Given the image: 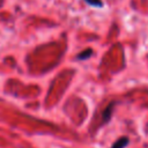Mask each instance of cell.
Wrapping results in <instances>:
<instances>
[{
    "mask_svg": "<svg viewBox=\"0 0 148 148\" xmlns=\"http://www.w3.org/2000/svg\"><path fill=\"white\" fill-rule=\"evenodd\" d=\"M92 54V50L91 49H87L84 50L83 52H80L77 56H76V60H86V59H89Z\"/></svg>",
    "mask_w": 148,
    "mask_h": 148,
    "instance_id": "obj_3",
    "label": "cell"
},
{
    "mask_svg": "<svg viewBox=\"0 0 148 148\" xmlns=\"http://www.w3.org/2000/svg\"><path fill=\"white\" fill-rule=\"evenodd\" d=\"M128 143H130V139L127 136H120L112 143L111 148H126Z\"/></svg>",
    "mask_w": 148,
    "mask_h": 148,
    "instance_id": "obj_2",
    "label": "cell"
},
{
    "mask_svg": "<svg viewBox=\"0 0 148 148\" xmlns=\"http://www.w3.org/2000/svg\"><path fill=\"white\" fill-rule=\"evenodd\" d=\"M114 105H116V102H111V103L104 109V111L102 112V124H103V125L108 124V123L111 120V117H112V113H113Z\"/></svg>",
    "mask_w": 148,
    "mask_h": 148,
    "instance_id": "obj_1",
    "label": "cell"
},
{
    "mask_svg": "<svg viewBox=\"0 0 148 148\" xmlns=\"http://www.w3.org/2000/svg\"><path fill=\"white\" fill-rule=\"evenodd\" d=\"M88 5L94 6V7H103V2L102 0H84Z\"/></svg>",
    "mask_w": 148,
    "mask_h": 148,
    "instance_id": "obj_4",
    "label": "cell"
}]
</instances>
